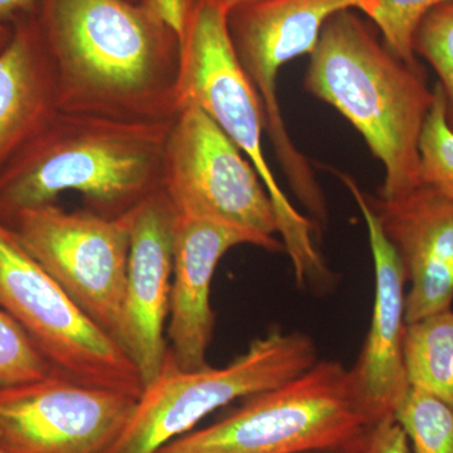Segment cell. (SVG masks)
<instances>
[{
    "instance_id": "cell-1",
    "label": "cell",
    "mask_w": 453,
    "mask_h": 453,
    "mask_svg": "<svg viewBox=\"0 0 453 453\" xmlns=\"http://www.w3.org/2000/svg\"><path fill=\"white\" fill-rule=\"evenodd\" d=\"M59 111L169 121L178 111L180 44L140 3L38 0Z\"/></svg>"
},
{
    "instance_id": "cell-2",
    "label": "cell",
    "mask_w": 453,
    "mask_h": 453,
    "mask_svg": "<svg viewBox=\"0 0 453 453\" xmlns=\"http://www.w3.org/2000/svg\"><path fill=\"white\" fill-rule=\"evenodd\" d=\"M169 121L57 111L0 172V220L82 195L88 210L121 217L163 188Z\"/></svg>"
},
{
    "instance_id": "cell-3",
    "label": "cell",
    "mask_w": 453,
    "mask_h": 453,
    "mask_svg": "<svg viewBox=\"0 0 453 453\" xmlns=\"http://www.w3.org/2000/svg\"><path fill=\"white\" fill-rule=\"evenodd\" d=\"M303 88L342 113L380 160V198H396L421 186L419 138L434 91L421 65L399 58L354 9L325 23L310 53Z\"/></svg>"
},
{
    "instance_id": "cell-4",
    "label": "cell",
    "mask_w": 453,
    "mask_h": 453,
    "mask_svg": "<svg viewBox=\"0 0 453 453\" xmlns=\"http://www.w3.org/2000/svg\"><path fill=\"white\" fill-rule=\"evenodd\" d=\"M177 103L178 109L195 105L207 113L258 173L275 207L282 242L297 280L323 273V262L312 243L311 222L295 210L268 165L262 148L266 116L232 46L228 11L211 0H196L180 46Z\"/></svg>"
},
{
    "instance_id": "cell-5",
    "label": "cell",
    "mask_w": 453,
    "mask_h": 453,
    "mask_svg": "<svg viewBox=\"0 0 453 453\" xmlns=\"http://www.w3.org/2000/svg\"><path fill=\"white\" fill-rule=\"evenodd\" d=\"M368 425L351 395L349 369L323 360L288 383L247 396L219 422L157 453L342 451Z\"/></svg>"
},
{
    "instance_id": "cell-6",
    "label": "cell",
    "mask_w": 453,
    "mask_h": 453,
    "mask_svg": "<svg viewBox=\"0 0 453 453\" xmlns=\"http://www.w3.org/2000/svg\"><path fill=\"white\" fill-rule=\"evenodd\" d=\"M316 362L314 340L282 330L253 340L222 368L181 371L168 351L162 372L142 390L129 422L106 453H157L195 431L214 411L288 383Z\"/></svg>"
},
{
    "instance_id": "cell-7",
    "label": "cell",
    "mask_w": 453,
    "mask_h": 453,
    "mask_svg": "<svg viewBox=\"0 0 453 453\" xmlns=\"http://www.w3.org/2000/svg\"><path fill=\"white\" fill-rule=\"evenodd\" d=\"M0 308L57 372L88 386L142 395L144 384L124 349L73 303L3 220Z\"/></svg>"
},
{
    "instance_id": "cell-8",
    "label": "cell",
    "mask_w": 453,
    "mask_h": 453,
    "mask_svg": "<svg viewBox=\"0 0 453 453\" xmlns=\"http://www.w3.org/2000/svg\"><path fill=\"white\" fill-rule=\"evenodd\" d=\"M163 189L178 216L213 220L286 251L266 187L242 151L195 105L179 107L164 151Z\"/></svg>"
},
{
    "instance_id": "cell-9",
    "label": "cell",
    "mask_w": 453,
    "mask_h": 453,
    "mask_svg": "<svg viewBox=\"0 0 453 453\" xmlns=\"http://www.w3.org/2000/svg\"><path fill=\"white\" fill-rule=\"evenodd\" d=\"M377 0H261L228 12V32L238 62L257 92L266 131L295 195L314 216L326 211L311 166L294 145L277 100V74L297 57L310 55L325 23L338 12L371 16Z\"/></svg>"
},
{
    "instance_id": "cell-10",
    "label": "cell",
    "mask_w": 453,
    "mask_h": 453,
    "mask_svg": "<svg viewBox=\"0 0 453 453\" xmlns=\"http://www.w3.org/2000/svg\"><path fill=\"white\" fill-rule=\"evenodd\" d=\"M7 225L73 303L118 342L131 211L110 219L89 210L68 211L50 203L19 211Z\"/></svg>"
},
{
    "instance_id": "cell-11",
    "label": "cell",
    "mask_w": 453,
    "mask_h": 453,
    "mask_svg": "<svg viewBox=\"0 0 453 453\" xmlns=\"http://www.w3.org/2000/svg\"><path fill=\"white\" fill-rule=\"evenodd\" d=\"M136 402L61 372L0 386V446L9 453H106Z\"/></svg>"
},
{
    "instance_id": "cell-12",
    "label": "cell",
    "mask_w": 453,
    "mask_h": 453,
    "mask_svg": "<svg viewBox=\"0 0 453 453\" xmlns=\"http://www.w3.org/2000/svg\"><path fill=\"white\" fill-rule=\"evenodd\" d=\"M177 211L160 188L131 211L127 285L118 342L138 369L144 388L168 357L166 325L172 291Z\"/></svg>"
},
{
    "instance_id": "cell-13",
    "label": "cell",
    "mask_w": 453,
    "mask_h": 453,
    "mask_svg": "<svg viewBox=\"0 0 453 453\" xmlns=\"http://www.w3.org/2000/svg\"><path fill=\"white\" fill-rule=\"evenodd\" d=\"M338 177L365 217L374 264L371 326L356 365L349 369L351 395L357 411L372 425L395 417L396 408L410 390L403 360L408 280L398 253L384 234L366 193L348 175L338 173Z\"/></svg>"
},
{
    "instance_id": "cell-14",
    "label": "cell",
    "mask_w": 453,
    "mask_h": 453,
    "mask_svg": "<svg viewBox=\"0 0 453 453\" xmlns=\"http://www.w3.org/2000/svg\"><path fill=\"white\" fill-rule=\"evenodd\" d=\"M366 199L411 283L407 324L452 309L453 199L423 184L396 198Z\"/></svg>"
},
{
    "instance_id": "cell-15",
    "label": "cell",
    "mask_w": 453,
    "mask_h": 453,
    "mask_svg": "<svg viewBox=\"0 0 453 453\" xmlns=\"http://www.w3.org/2000/svg\"><path fill=\"white\" fill-rule=\"evenodd\" d=\"M241 244L262 249L257 238L234 226L177 214L166 342L181 371L210 366L207 353L216 325L211 281L223 256Z\"/></svg>"
},
{
    "instance_id": "cell-16",
    "label": "cell",
    "mask_w": 453,
    "mask_h": 453,
    "mask_svg": "<svg viewBox=\"0 0 453 453\" xmlns=\"http://www.w3.org/2000/svg\"><path fill=\"white\" fill-rule=\"evenodd\" d=\"M0 50V172L58 111L55 70L35 13Z\"/></svg>"
},
{
    "instance_id": "cell-17",
    "label": "cell",
    "mask_w": 453,
    "mask_h": 453,
    "mask_svg": "<svg viewBox=\"0 0 453 453\" xmlns=\"http://www.w3.org/2000/svg\"><path fill=\"white\" fill-rule=\"evenodd\" d=\"M403 360L410 388L453 408V310L407 324Z\"/></svg>"
},
{
    "instance_id": "cell-18",
    "label": "cell",
    "mask_w": 453,
    "mask_h": 453,
    "mask_svg": "<svg viewBox=\"0 0 453 453\" xmlns=\"http://www.w3.org/2000/svg\"><path fill=\"white\" fill-rule=\"evenodd\" d=\"M395 418L413 453H453V408L436 396L410 388Z\"/></svg>"
},
{
    "instance_id": "cell-19",
    "label": "cell",
    "mask_w": 453,
    "mask_h": 453,
    "mask_svg": "<svg viewBox=\"0 0 453 453\" xmlns=\"http://www.w3.org/2000/svg\"><path fill=\"white\" fill-rule=\"evenodd\" d=\"M434 100L419 138L421 184L453 199V131L446 120L445 97L436 83Z\"/></svg>"
},
{
    "instance_id": "cell-20",
    "label": "cell",
    "mask_w": 453,
    "mask_h": 453,
    "mask_svg": "<svg viewBox=\"0 0 453 453\" xmlns=\"http://www.w3.org/2000/svg\"><path fill=\"white\" fill-rule=\"evenodd\" d=\"M413 50L438 76L447 124L453 131V2L434 8L425 17L414 35Z\"/></svg>"
},
{
    "instance_id": "cell-21",
    "label": "cell",
    "mask_w": 453,
    "mask_h": 453,
    "mask_svg": "<svg viewBox=\"0 0 453 453\" xmlns=\"http://www.w3.org/2000/svg\"><path fill=\"white\" fill-rule=\"evenodd\" d=\"M453 0H377L369 19L377 26L383 43L411 65H419L414 55L417 29L429 12Z\"/></svg>"
},
{
    "instance_id": "cell-22",
    "label": "cell",
    "mask_w": 453,
    "mask_h": 453,
    "mask_svg": "<svg viewBox=\"0 0 453 453\" xmlns=\"http://www.w3.org/2000/svg\"><path fill=\"white\" fill-rule=\"evenodd\" d=\"M55 372L28 334L0 308V386L42 380Z\"/></svg>"
},
{
    "instance_id": "cell-23",
    "label": "cell",
    "mask_w": 453,
    "mask_h": 453,
    "mask_svg": "<svg viewBox=\"0 0 453 453\" xmlns=\"http://www.w3.org/2000/svg\"><path fill=\"white\" fill-rule=\"evenodd\" d=\"M344 453H413L410 441L395 417L380 419L363 429Z\"/></svg>"
},
{
    "instance_id": "cell-24",
    "label": "cell",
    "mask_w": 453,
    "mask_h": 453,
    "mask_svg": "<svg viewBox=\"0 0 453 453\" xmlns=\"http://www.w3.org/2000/svg\"><path fill=\"white\" fill-rule=\"evenodd\" d=\"M139 3L178 38L180 46L183 44L192 23L196 0H140Z\"/></svg>"
},
{
    "instance_id": "cell-25",
    "label": "cell",
    "mask_w": 453,
    "mask_h": 453,
    "mask_svg": "<svg viewBox=\"0 0 453 453\" xmlns=\"http://www.w3.org/2000/svg\"><path fill=\"white\" fill-rule=\"evenodd\" d=\"M38 0H0V22H16L19 18L32 16L37 12Z\"/></svg>"
},
{
    "instance_id": "cell-26",
    "label": "cell",
    "mask_w": 453,
    "mask_h": 453,
    "mask_svg": "<svg viewBox=\"0 0 453 453\" xmlns=\"http://www.w3.org/2000/svg\"><path fill=\"white\" fill-rule=\"evenodd\" d=\"M211 2L217 3V4L222 5L226 11H231L235 7H241V5L251 4V3L261 2V0H211Z\"/></svg>"
},
{
    "instance_id": "cell-27",
    "label": "cell",
    "mask_w": 453,
    "mask_h": 453,
    "mask_svg": "<svg viewBox=\"0 0 453 453\" xmlns=\"http://www.w3.org/2000/svg\"><path fill=\"white\" fill-rule=\"evenodd\" d=\"M12 32H13L12 25L0 22V50L4 49L5 44L11 40Z\"/></svg>"
},
{
    "instance_id": "cell-28",
    "label": "cell",
    "mask_w": 453,
    "mask_h": 453,
    "mask_svg": "<svg viewBox=\"0 0 453 453\" xmlns=\"http://www.w3.org/2000/svg\"><path fill=\"white\" fill-rule=\"evenodd\" d=\"M305 453H344L342 451H311V452H305Z\"/></svg>"
},
{
    "instance_id": "cell-29",
    "label": "cell",
    "mask_w": 453,
    "mask_h": 453,
    "mask_svg": "<svg viewBox=\"0 0 453 453\" xmlns=\"http://www.w3.org/2000/svg\"><path fill=\"white\" fill-rule=\"evenodd\" d=\"M0 453H9L8 451H5L4 449H3L2 446H0Z\"/></svg>"
},
{
    "instance_id": "cell-30",
    "label": "cell",
    "mask_w": 453,
    "mask_h": 453,
    "mask_svg": "<svg viewBox=\"0 0 453 453\" xmlns=\"http://www.w3.org/2000/svg\"><path fill=\"white\" fill-rule=\"evenodd\" d=\"M131 2L139 3V2H140V0H131Z\"/></svg>"
}]
</instances>
